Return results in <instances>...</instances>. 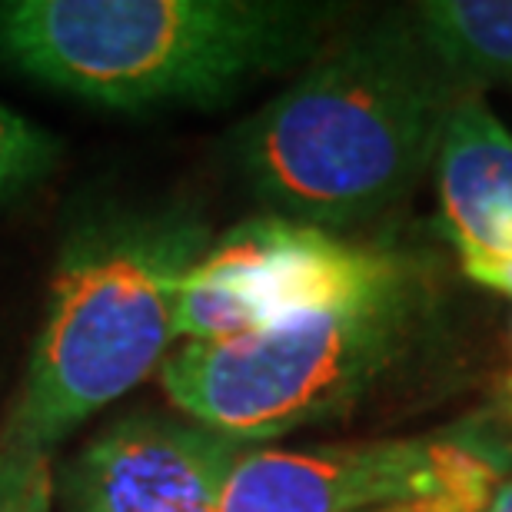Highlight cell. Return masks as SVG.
I'll list each match as a JSON object with an SVG mask.
<instances>
[{
    "label": "cell",
    "instance_id": "6da1fadb",
    "mask_svg": "<svg viewBox=\"0 0 512 512\" xmlns=\"http://www.w3.org/2000/svg\"><path fill=\"white\" fill-rule=\"evenodd\" d=\"M463 97L399 10L326 44L233 150L273 217L333 233L413 193Z\"/></svg>",
    "mask_w": 512,
    "mask_h": 512
},
{
    "label": "cell",
    "instance_id": "7a4b0ae2",
    "mask_svg": "<svg viewBox=\"0 0 512 512\" xmlns=\"http://www.w3.org/2000/svg\"><path fill=\"white\" fill-rule=\"evenodd\" d=\"M340 14L306 0H0V60L97 107H220L310 64Z\"/></svg>",
    "mask_w": 512,
    "mask_h": 512
},
{
    "label": "cell",
    "instance_id": "3957f363",
    "mask_svg": "<svg viewBox=\"0 0 512 512\" xmlns=\"http://www.w3.org/2000/svg\"><path fill=\"white\" fill-rule=\"evenodd\" d=\"M210 243V227L187 207L100 210L77 223L0 443L50 453L160 370L177 343L183 280Z\"/></svg>",
    "mask_w": 512,
    "mask_h": 512
},
{
    "label": "cell",
    "instance_id": "277c9868",
    "mask_svg": "<svg viewBox=\"0 0 512 512\" xmlns=\"http://www.w3.org/2000/svg\"><path fill=\"white\" fill-rule=\"evenodd\" d=\"M433 310L426 266L396 250L393 263L346 300L227 340L173 346L160 383L193 423L253 446L353 413L413 360Z\"/></svg>",
    "mask_w": 512,
    "mask_h": 512
},
{
    "label": "cell",
    "instance_id": "5b68a950",
    "mask_svg": "<svg viewBox=\"0 0 512 512\" xmlns=\"http://www.w3.org/2000/svg\"><path fill=\"white\" fill-rule=\"evenodd\" d=\"M512 443L483 419L413 439L243 449L217 512H373L456 489H499Z\"/></svg>",
    "mask_w": 512,
    "mask_h": 512
},
{
    "label": "cell",
    "instance_id": "8992f818",
    "mask_svg": "<svg viewBox=\"0 0 512 512\" xmlns=\"http://www.w3.org/2000/svg\"><path fill=\"white\" fill-rule=\"evenodd\" d=\"M396 250L356 247L330 230L256 217L210 243L187 273L177 303V340H227L326 306L373 283Z\"/></svg>",
    "mask_w": 512,
    "mask_h": 512
},
{
    "label": "cell",
    "instance_id": "52a82bcc",
    "mask_svg": "<svg viewBox=\"0 0 512 512\" xmlns=\"http://www.w3.org/2000/svg\"><path fill=\"white\" fill-rule=\"evenodd\" d=\"M247 443L177 416H124L60 476L64 512H217Z\"/></svg>",
    "mask_w": 512,
    "mask_h": 512
},
{
    "label": "cell",
    "instance_id": "ba28073f",
    "mask_svg": "<svg viewBox=\"0 0 512 512\" xmlns=\"http://www.w3.org/2000/svg\"><path fill=\"white\" fill-rule=\"evenodd\" d=\"M439 207L466 260H512V133L479 94L449 114L436 147Z\"/></svg>",
    "mask_w": 512,
    "mask_h": 512
},
{
    "label": "cell",
    "instance_id": "9c48e42d",
    "mask_svg": "<svg viewBox=\"0 0 512 512\" xmlns=\"http://www.w3.org/2000/svg\"><path fill=\"white\" fill-rule=\"evenodd\" d=\"M406 14L463 94L512 84V0H423Z\"/></svg>",
    "mask_w": 512,
    "mask_h": 512
},
{
    "label": "cell",
    "instance_id": "30bf717a",
    "mask_svg": "<svg viewBox=\"0 0 512 512\" xmlns=\"http://www.w3.org/2000/svg\"><path fill=\"white\" fill-rule=\"evenodd\" d=\"M60 160V140L0 104V203L37 187Z\"/></svg>",
    "mask_w": 512,
    "mask_h": 512
},
{
    "label": "cell",
    "instance_id": "8fae6325",
    "mask_svg": "<svg viewBox=\"0 0 512 512\" xmlns=\"http://www.w3.org/2000/svg\"><path fill=\"white\" fill-rule=\"evenodd\" d=\"M0 512H54L50 453L0 443Z\"/></svg>",
    "mask_w": 512,
    "mask_h": 512
},
{
    "label": "cell",
    "instance_id": "7c38bea8",
    "mask_svg": "<svg viewBox=\"0 0 512 512\" xmlns=\"http://www.w3.org/2000/svg\"><path fill=\"white\" fill-rule=\"evenodd\" d=\"M496 489H456V493H443V496H429V499H416V503H399V506H386V509H373V512H483L493 499Z\"/></svg>",
    "mask_w": 512,
    "mask_h": 512
},
{
    "label": "cell",
    "instance_id": "4fadbf2b",
    "mask_svg": "<svg viewBox=\"0 0 512 512\" xmlns=\"http://www.w3.org/2000/svg\"><path fill=\"white\" fill-rule=\"evenodd\" d=\"M463 273L479 286L512 296V260H466Z\"/></svg>",
    "mask_w": 512,
    "mask_h": 512
},
{
    "label": "cell",
    "instance_id": "5bb4252c",
    "mask_svg": "<svg viewBox=\"0 0 512 512\" xmlns=\"http://www.w3.org/2000/svg\"><path fill=\"white\" fill-rule=\"evenodd\" d=\"M483 512H512V479L496 489L493 499H489V506Z\"/></svg>",
    "mask_w": 512,
    "mask_h": 512
}]
</instances>
